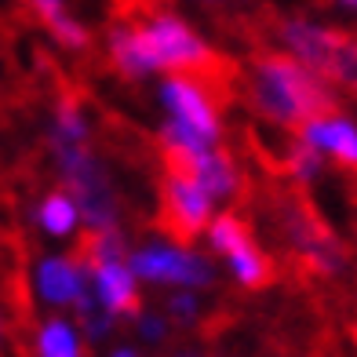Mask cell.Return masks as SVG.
Wrapping results in <instances>:
<instances>
[{"mask_svg":"<svg viewBox=\"0 0 357 357\" xmlns=\"http://www.w3.org/2000/svg\"><path fill=\"white\" fill-rule=\"evenodd\" d=\"M248 99L263 121L278 128H303L321 113H332V84L291 55L266 52L252 62Z\"/></svg>","mask_w":357,"mask_h":357,"instance_id":"obj_1","label":"cell"},{"mask_svg":"<svg viewBox=\"0 0 357 357\" xmlns=\"http://www.w3.org/2000/svg\"><path fill=\"white\" fill-rule=\"evenodd\" d=\"M208 245H212V252H219L226 259V255L241 252L245 245H252V230L237 212H219L212 219V226H208Z\"/></svg>","mask_w":357,"mask_h":357,"instance_id":"obj_17","label":"cell"},{"mask_svg":"<svg viewBox=\"0 0 357 357\" xmlns=\"http://www.w3.org/2000/svg\"><path fill=\"white\" fill-rule=\"evenodd\" d=\"M52 153H55L62 190L80 208L84 230L88 234L121 230V197H117V186H113V175L102 165V157L91 146H66V150H52Z\"/></svg>","mask_w":357,"mask_h":357,"instance_id":"obj_2","label":"cell"},{"mask_svg":"<svg viewBox=\"0 0 357 357\" xmlns=\"http://www.w3.org/2000/svg\"><path fill=\"white\" fill-rule=\"evenodd\" d=\"M47 142L52 150H66V146H88L91 142V121L84 106L73 95H62L52 113V128H47Z\"/></svg>","mask_w":357,"mask_h":357,"instance_id":"obj_15","label":"cell"},{"mask_svg":"<svg viewBox=\"0 0 357 357\" xmlns=\"http://www.w3.org/2000/svg\"><path fill=\"white\" fill-rule=\"evenodd\" d=\"M106 357H139V350L135 347H113Z\"/></svg>","mask_w":357,"mask_h":357,"instance_id":"obj_24","label":"cell"},{"mask_svg":"<svg viewBox=\"0 0 357 357\" xmlns=\"http://www.w3.org/2000/svg\"><path fill=\"white\" fill-rule=\"evenodd\" d=\"M33 219H37V226L47 234V237H55V241H66V237H73L80 226V208H77V201L70 197L66 190H47L44 197L37 201V212H33Z\"/></svg>","mask_w":357,"mask_h":357,"instance_id":"obj_14","label":"cell"},{"mask_svg":"<svg viewBox=\"0 0 357 357\" xmlns=\"http://www.w3.org/2000/svg\"><path fill=\"white\" fill-rule=\"evenodd\" d=\"M278 37L284 44V55H291L296 62H303L306 70L321 73L324 80H328V70H332V55L339 40H343V33L332 26H321L314 19H303V15H291V19H284L278 26Z\"/></svg>","mask_w":357,"mask_h":357,"instance_id":"obj_8","label":"cell"},{"mask_svg":"<svg viewBox=\"0 0 357 357\" xmlns=\"http://www.w3.org/2000/svg\"><path fill=\"white\" fill-rule=\"evenodd\" d=\"M33 291L44 306H55V310H73L91 291L88 281V266L80 255H40L33 266Z\"/></svg>","mask_w":357,"mask_h":357,"instance_id":"obj_6","label":"cell"},{"mask_svg":"<svg viewBox=\"0 0 357 357\" xmlns=\"http://www.w3.org/2000/svg\"><path fill=\"white\" fill-rule=\"evenodd\" d=\"M299 142L314 146L324 160H339L343 168H357V124L343 113H321L299 128Z\"/></svg>","mask_w":357,"mask_h":357,"instance_id":"obj_10","label":"cell"},{"mask_svg":"<svg viewBox=\"0 0 357 357\" xmlns=\"http://www.w3.org/2000/svg\"><path fill=\"white\" fill-rule=\"evenodd\" d=\"M168 165H172V172L190 175L212 201H230L241 193V168L222 146L201 153V157H190V160H168Z\"/></svg>","mask_w":357,"mask_h":357,"instance_id":"obj_11","label":"cell"},{"mask_svg":"<svg viewBox=\"0 0 357 357\" xmlns=\"http://www.w3.org/2000/svg\"><path fill=\"white\" fill-rule=\"evenodd\" d=\"M44 26H47V33L55 37V44H62L66 52H84V47L91 44L88 26L80 22L77 15H70V11H59V15H52V19H47Z\"/></svg>","mask_w":357,"mask_h":357,"instance_id":"obj_18","label":"cell"},{"mask_svg":"<svg viewBox=\"0 0 357 357\" xmlns=\"http://www.w3.org/2000/svg\"><path fill=\"white\" fill-rule=\"evenodd\" d=\"M284 165H288L291 178H299V183H314V178H321V172H324V157L314 150V146H306V142L296 139Z\"/></svg>","mask_w":357,"mask_h":357,"instance_id":"obj_20","label":"cell"},{"mask_svg":"<svg viewBox=\"0 0 357 357\" xmlns=\"http://www.w3.org/2000/svg\"><path fill=\"white\" fill-rule=\"evenodd\" d=\"M204 4H226V0H204Z\"/></svg>","mask_w":357,"mask_h":357,"instance_id":"obj_27","label":"cell"},{"mask_svg":"<svg viewBox=\"0 0 357 357\" xmlns=\"http://www.w3.org/2000/svg\"><path fill=\"white\" fill-rule=\"evenodd\" d=\"M26 4L33 8V11L40 15L44 22L52 19V15H59V11H66V0H26Z\"/></svg>","mask_w":357,"mask_h":357,"instance_id":"obj_23","label":"cell"},{"mask_svg":"<svg viewBox=\"0 0 357 357\" xmlns=\"http://www.w3.org/2000/svg\"><path fill=\"white\" fill-rule=\"evenodd\" d=\"M160 106L168 109V121H178L204 135L212 146L222 139V117L212 102V95L204 91V80L197 77H165L160 80Z\"/></svg>","mask_w":357,"mask_h":357,"instance_id":"obj_5","label":"cell"},{"mask_svg":"<svg viewBox=\"0 0 357 357\" xmlns=\"http://www.w3.org/2000/svg\"><path fill=\"white\" fill-rule=\"evenodd\" d=\"M339 8H347V11H357V0H335Z\"/></svg>","mask_w":357,"mask_h":357,"instance_id":"obj_25","label":"cell"},{"mask_svg":"<svg viewBox=\"0 0 357 357\" xmlns=\"http://www.w3.org/2000/svg\"><path fill=\"white\" fill-rule=\"evenodd\" d=\"M175 357H197V354H175Z\"/></svg>","mask_w":357,"mask_h":357,"instance_id":"obj_28","label":"cell"},{"mask_svg":"<svg viewBox=\"0 0 357 357\" xmlns=\"http://www.w3.org/2000/svg\"><path fill=\"white\" fill-rule=\"evenodd\" d=\"M165 314L175 324H193L201 317V296H197V291H183V288H178L175 296L165 299Z\"/></svg>","mask_w":357,"mask_h":357,"instance_id":"obj_21","label":"cell"},{"mask_svg":"<svg viewBox=\"0 0 357 357\" xmlns=\"http://www.w3.org/2000/svg\"><path fill=\"white\" fill-rule=\"evenodd\" d=\"M328 84H339V88L357 91V40H354V37H347V33H343V40H339L335 55H332Z\"/></svg>","mask_w":357,"mask_h":357,"instance_id":"obj_19","label":"cell"},{"mask_svg":"<svg viewBox=\"0 0 357 357\" xmlns=\"http://www.w3.org/2000/svg\"><path fill=\"white\" fill-rule=\"evenodd\" d=\"M135 332H139L142 343L157 347V343H165V339H168V317H165V314H146V310H139Z\"/></svg>","mask_w":357,"mask_h":357,"instance_id":"obj_22","label":"cell"},{"mask_svg":"<svg viewBox=\"0 0 357 357\" xmlns=\"http://www.w3.org/2000/svg\"><path fill=\"white\" fill-rule=\"evenodd\" d=\"M215 212V201L193 183L190 175L183 172H172L168 168V178H165V222L178 237H197V234H208L212 226V215Z\"/></svg>","mask_w":357,"mask_h":357,"instance_id":"obj_7","label":"cell"},{"mask_svg":"<svg viewBox=\"0 0 357 357\" xmlns=\"http://www.w3.org/2000/svg\"><path fill=\"white\" fill-rule=\"evenodd\" d=\"M88 266V281H91V296L102 310L117 321V317H139V278L128 266V259H109V263H84Z\"/></svg>","mask_w":357,"mask_h":357,"instance_id":"obj_9","label":"cell"},{"mask_svg":"<svg viewBox=\"0 0 357 357\" xmlns=\"http://www.w3.org/2000/svg\"><path fill=\"white\" fill-rule=\"evenodd\" d=\"M0 347H4V321H0Z\"/></svg>","mask_w":357,"mask_h":357,"instance_id":"obj_26","label":"cell"},{"mask_svg":"<svg viewBox=\"0 0 357 357\" xmlns=\"http://www.w3.org/2000/svg\"><path fill=\"white\" fill-rule=\"evenodd\" d=\"M106 52H109V62L117 66V73L128 77V80H142V77L157 73L153 62H150V52H146V44H142L139 26H128V22L113 26L109 37H106Z\"/></svg>","mask_w":357,"mask_h":357,"instance_id":"obj_12","label":"cell"},{"mask_svg":"<svg viewBox=\"0 0 357 357\" xmlns=\"http://www.w3.org/2000/svg\"><path fill=\"white\" fill-rule=\"evenodd\" d=\"M226 266H230L234 281L241 288H266L273 281V263H270V255L259 248L255 241H252V245H245L241 252L226 255Z\"/></svg>","mask_w":357,"mask_h":357,"instance_id":"obj_16","label":"cell"},{"mask_svg":"<svg viewBox=\"0 0 357 357\" xmlns=\"http://www.w3.org/2000/svg\"><path fill=\"white\" fill-rule=\"evenodd\" d=\"M128 266L139 281L168 284L175 291H201L215 281V266L208 263V255L193 252L190 245H172V241H146L132 248Z\"/></svg>","mask_w":357,"mask_h":357,"instance_id":"obj_4","label":"cell"},{"mask_svg":"<svg viewBox=\"0 0 357 357\" xmlns=\"http://www.w3.org/2000/svg\"><path fill=\"white\" fill-rule=\"evenodd\" d=\"M139 33H142V44L150 52V62L157 73L165 70L168 77H197L201 80L219 70V55L212 52V44L186 19H178V15L160 11L139 26Z\"/></svg>","mask_w":357,"mask_h":357,"instance_id":"obj_3","label":"cell"},{"mask_svg":"<svg viewBox=\"0 0 357 357\" xmlns=\"http://www.w3.org/2000/svg\"><path fill=\"white\" fill-rule=\"evenodd\" d=\"M33 357H88V343L73 317H44L33 332Z\"/></svg>","mask_w":357,"mask_h":357,"instance_id":"obj_13","label":"cell"}]
</instances>
